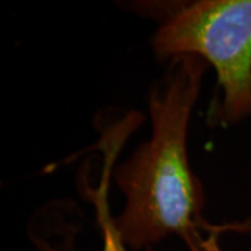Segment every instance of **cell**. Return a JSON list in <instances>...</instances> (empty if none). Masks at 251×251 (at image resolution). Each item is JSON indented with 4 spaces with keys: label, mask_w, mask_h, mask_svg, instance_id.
I'll list each match as a JSON object with an SVG mask.
<instances>
[{
    "label": "cell",
    "mask_w": 251,
    "mask_h": 251,
    "mask_svg": "<svg viewBox=\"0 0 251 251\" xmlns=\"http://www.w3.org/2000/svg\"><path fill=\"white\" fill-rule=\"evenodd\" d=\"M205 70L198 56L175 57L151 90L152 135L115 171L126 205L113 226L126 247H150L171 234L190 240L198 227H208L204 190L187 155L188 123Z\"/></svg>",
    "instance_id": "6da1fadb"
},
{
    "label": "cell",
    "mask_w": 251,
    "mask_h": 251,
    "mask_svg": "<svg viewBox=\"0 0 251 251\" xmlns=\"http://www.w3.org/2000/svg\"><path fill=\"white\" fill-rule=\"evenodd\" d=\"M106 206H105V200H103V197H97L98 224L100 230H102V237H103V247H102V251H127L126 250V246L120 240L116 229L113 226V218L109 215Z\"/></svg>",
    "instance_id": "3957f363"
},
{
    "label": "cell",
    "mask_w": 251,
    "mask_h": 251,
    "mask_svg": "<svg viewBox=\"0 0 251 251\" xmlns=\"http://www.w3.org/2000/svg\"><path fill=\"white\" fill-rule=\"evenodd\" d=\"M161 62L194 54L216 70L224 91L218 117H251V0H200L165 17L152 38Z\"/></svg>",
    "instance_id": "7a4b0ae2"
}]
</instances>
